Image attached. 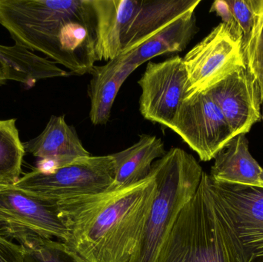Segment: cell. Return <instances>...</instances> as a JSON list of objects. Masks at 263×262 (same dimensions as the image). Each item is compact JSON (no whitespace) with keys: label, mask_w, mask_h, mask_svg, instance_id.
Wrapping results in <instances>:
<instances>
[{"label":"cell","mask_w":263,"mask_h":262,"mask_svg":"<svg viewBox=\"0 0 263 262\" xmlns=\"http://www.w3.org/2000/svg\"><path fill=\"white\" fill-rule=\"evenodd\" d=\"M157 193L154 174L133 186L57 204L74 262H129Z\"/></svg>","instance_id":"6da1fadb"},{"label":"cell","mask_w":263,"mask_h":262,"mask_svg":"<svg viewBox=\"0 0 263 262\" xmlns=\"http://www.w3.org/2000/svg\"><path fill=\"white\" fill-rule=\"evenodd\" d=\"M0 25L15 45L42 52L74 75L97 61L91 0H0Z\"/></svg>","instance_id":"7a4b0ae2"},{"label":"cell","mask_w":263,"mask_h":262,"mask_svg":"<svg viewBox=\"0 0 263 262\" xmlns=\"http://www.w3.org/2000/svg\"><path fill=\"white\" fill-rule=\"evenodd\" d=\"M151 171L157 193L129 262H156L181 210L196 194L204 172L196 158L179 148L166 152L155 162Z\"/></svg>","instance_id":"3957f363"},{"label":"cell","mask_w":263,"mask_h":262,"mask_svg":"<svg viewBox=\"0 0 263 262\" xmlns=\"http://www.w3.org/2000/svg\"><path fill=\"white\" fill-rule=\"evenodd\" d=\"M213 212L229 262H263V186L209 179Z\"/></svg>","instance_id":"277c9868"},{"label":"cell","mask_w":263,"mask_h":262,"mask_svg":"<svg viewBox=\"0 0 263 262\" xmlns=\"http://www.w3.org/2000/svg\"><path fill=\"white\" fill-rule=\"evenodd\" d=\"M202 174L196 194L181 210L156 262H229L219 235L209 186Z\"/></svg>","instance_id":"5b68a950"},{"label":"cell","mask_w":263,"mask_h":262,"mask_svg":"<svg viewBox=\"0 0 263 262\" xmlns=\"http://www.w3.org/2000/svg\"><path fill=\"white\" fill-rule=\"evenodd\" d=\"M112 154L81 158L52 172L34 169L15 185L17 189L53 204L106 192L115 178Z\"/></svg>","instance_id":"8992f818"},{"label":"cell","mask_w":263,"mask_h":262,"mask_svg":"<svg viewBox=\"0 0 263 262\" xmlns=\"http://www.w3.org/2000/svg\"><path fill=\"white\" fill-rule=\"evenodd\" d=\"M0 235L20 243L27 238L64 243L68 230L57 205L15 186H0Z\"/></svg>","instance_id":"52a82bcc"},{"label":"cell","mask_w":263,"mask_h":262,"mask_svg":"<svg viewBox=\"0 0 263 262\" xmlns=\"http://www.w3.org/2000/svg\"><path fill=\"white\" fill-rule=\"evenodd\" d=\"M182 60L188 76L186 98L206 92L227 74L246 66L242 38L224 23L215 27Z\"/></svg>","instance_id":"ba28073f"},{"label":"cell","mask_w":263,"mask_h":262,"mask_svg":"<svg viewBox=\"0 0 263 262\" xmlns=\"http://www.w3.org/2000/svg\"><path fill=\"white\" fill-rule=\"evenodd\" d=\"M170 129L202 162L215 158L235 136L222 111L206 92L194 94L184 100Z\"/></svg>","instance_id":"9c48e42d"},{"label":"cell","mask_w":263,"mask_h":262,"mask_svg":"<svg viewBox=\"0 0 263 262\" xmlns=\"http://www.w3.org/2000/svg\"><path fill=\"white\" fill-rule=\"evenodd\" d=\"M142 93L139 111L144 118L171 129L187 97L188 76L182 57L149 62L138 82Z\"/></svg>","instance_id":"30bf717a"},{"label":"cell","mask_w":263,"mask_h":262,"mask_svg":"<svg viewBox=\"0 0 263 262\" xmlns=\"http://www.w3.org/2000/svg\"><path fill=\"white\" fill-rule=\"evenodd\" d=\"M206 92L222 111L235 136L247 134L260 121L259 93L247 66L232 71Z\"/></svg>","instance_id":"8fae6325"},{"label":"cell","mask_w":263,"mask_h":262,"mask_svg":"<svg viewBox=\"0 0 263 262\" xmlns=\"http://www.w3.org/2000/svg\"><path fill=\"white\" fill-rule=\"evenodd\" d=\"M26 153L38 158L35 169L52 172L59 168L92 156L85 149L73 126L63 115H52L44 130L35 138L23 143Z\"/></svg>","instance_id":"7c38bea8"},{"label":"cell","mask_w":263,"mask_h":262,"mask_svg":"<svg viewBox=\"0 0 263 262\" xmlns=\"http://www.w3.org/2000/svg\"><path fill=\"white\" fill-rule=\"evenodd\" d=\"M139 0H92L97 20V61L121 55L123 43Z\"/></svg>","instance_id":"4fadbf2b"},{"label":"cell","mask_w":263,"mask_h":262,"mask_svg":"<svg viewBox=\"0 0 263 262\" xmlns=\"http://www.w3.org/2000/svg\"><path fill=\"white\" fill-rule=\"evenodd\" d=\"M200 3V0H139L123 40L121 55L136 50L176 18L196 10Z\"/></svg>","instance_id":"5bb4252c"},{"label":"cell","mask_w":263,"mask_h":262,"mask_svg":"<svg viewBox=\"0 0 263 262\" xmlns=\"http://www.w3.org/2000/svg\"><path fill=\"white\" fill-rule=\"evenodd\" d=\"M136 69L120 55L103 66H94L89 73L91 79L88 86L91 104L89 118L92 124L102 126L109 122L120 88Z\"/></svg>","instance_id":"9a60e30c"},{"label":"cell","mask_w":263,"mask_h":262,"mask_svg":"<svg viewBox=\"0 0 263 262\" xmlns=\"http://www.w3.org/2000/svg\"><path fill=\"white\" fill-rule=\"evenodd\" d=\"M163 141L152 135H139L135 144L112 154L115 161V178L107 191L133 186L149 175L155 162L165 155Z\"/></svg>","instance_id":"2e32d148"},{"label":"cell","mask_w":263,"mask_h":262,"mask_svg":"<svg viewBox=\"0 0 263 262\" xmlns=\"http://www.w3.org/2000/svg\"><path fill=\"white\" fill-rule=\"evenodd\" d=\"M247 134L233 137L215 157L210 175L219 183L263 186L260 179L263 169L249 150Z\"/></svg>","instance_id":"e0dca14e"},{"label":"cell","mask_w":263,"mask_h":262,"mask_svg":"<svg viewBox=\"0 0 263 262\" xmlns=\"http://www.w3.org/2000/svg\"><path fill=\"white\" fill-rule=\"evenodd\" d=\"M195 11L182 15L133 52L121 55L125 62L139 67L148 60L183 51L198 32Z\"/></svg>","instance_id":"ac0fdd59"},{"label":"cell","mask_w":263,"mask_h":262,"mask_svg":"<svg viewBox=\"0 0 263 262\" xmlns=\"http://www.w3.org/2000/svg\"><path fill=\"white\" fill-rule=\"evenodd\" d=\"M0 63L7 70L9 80L20 82L28 88L33 87L40 80L71 75L70 72L59 68L54 62L15 44L0 45Z\"/></svg>","instance_id":"d6986e66"},{"label":"cell","mask_w":263,"mask_h":262,"mask_svg":"<svg viewBox=\"0 0 263 262\" xmlns=\"http://www.w3.org/2000/svg\"><path fill=\"white\" fill-rule=\"evenodd\" d=\"M227 3L233 17L232 29L242 38L245 64L253 78V62L263 15V0H227Z\"/></svg>","instance_id":"ffe728a7"},{"label":"cell","mask_w":263,"mask_h":262,"mask_svg":"<svg viewBox=\"0 0 263 262\" xmlns=\"http://www.w3.org/2000/svg\"><path fill=\"white\" fill-rule=\"evenodd\" d=\"M25 154L16 118L0 120V186H13L18 183Z\"/></svg>","instance_id":"44dd1931"},{"label":"cell","mask_w":263,"mask_h":262,"mask_svg":"<svg viewBox=\"0 0 263 262\" xmlns=\"http://www.w3.org/2000/svg\"><path fill=\"white\" fill-rule=\"evenodd\" d=\"M18 244L24 251L25 262H74L58 240L33 237Z\"/></svg>","instance_id":"7402d4cb"},{"label":"cell","mask_w":263,"mask_h":262,"mask_svg":"<svg viewBox=\"0 0 263 262\" xmlns=\"http://www.w3.org/2000/svg\"><path fill=\"white\" fill-rule=\"evenodd\" d=\"M0 262H25L22 246L0 235Z\"/></svg>","instance_id":"603a6c76"},{"label":"cell","mask_w":263,"mask_h":262,"mask_svg":"<svg viewBox=\"0 0 263 262\" xmlns=\"http://www.w3.org/2000/svg\"><path fill=\"white\" fill-rule=\"evenodd\" d=\"M263 58V15L261 21L260 27H259V33H258L257 39L256 43V50H255L254 62H253V78L256 82V72L259 66V63ZM257 87V85H256ZM258 90V89H257ZM259 93V92H258Z\"/></svg>","instance_id":"cb8c5ba5"},{"label":"cell","mask_w":263,"mask_h":262,"mask_svg":"<svg viewBox=\"0 0 263 262\" xmlns=\"http://www.w3.org/2000/svg\"><path fill=\"white\" fill-rule=\"evenodd\" d=\"M256 82L257 85L258 92H259V99L261 106L263 103V58L259 63L256 72Z\"/></svg>","instance_id":"d4e9b609"},{"label":"cell","mask_w":263,"mask_h":262,"mask_svg":"<svg viewBox=\"0 0 263 262\" xmlns=\"http://www.w3.org/2000/svg\"><path fill=\"white\" fill-rule=\"evenodd\" d=\"M9 80V74L6 68L0 63V86L4 85Z\"/></svg>","instance_id":"484cf974"},{"label":"cell","mask_w":263,"mask_h":262,"mask_svg":"<svg viewBox=\"0 0 263 262\" xmlns=\"http://www.w3.org/2000/svg\"><path fill=\"white\" fill-rule=\"evenodd\" d=\"M260 179H261V181H262V183L263 184V170H262V173H261Z\"/></svg>","instance_id":"4316f807"},{"label":"cell","mask_w":263,"mask_h":262,"mask_svg":"<svg viewBox=\"0 0 263 262\" xmlns=\"http://www.w3.org/2000/svg\"><path fill=\"white\" fill-rule=\"evenodd\" d=\"M262 106H263V103H262ZM262 118H263V112H262Z\"/></svg>","instance_id":"83f0119b"}]
</instances>
